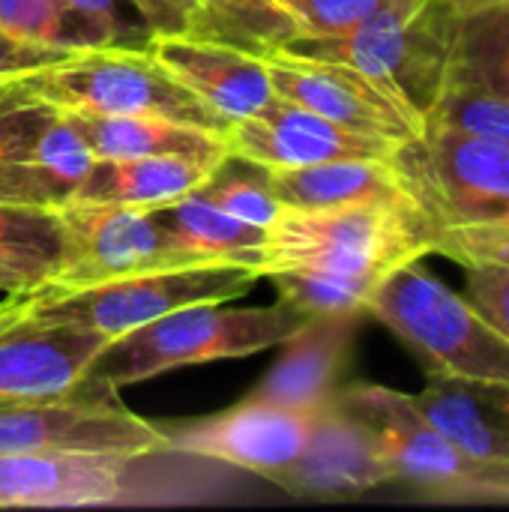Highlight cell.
<instances>
[{
    "instance_id": "18",
    "label": "cell",
    "mask_w": 509,
    "mask_h": 512,
    "mask_svg": "<svg viewBox=\"0 0 509 512\" xmlns=\"http://www.w3.org/2000/svg\"><path fill=\"white\" fill-rule=\"evenodd\" d=\"M156 36L225 42L249 54L279 51L300 33L294 15L276 0H132Z\"/></svg>"
},
{
    "instance_id": "11",
    "label": "cell",
    "mask_w": 509,
    "mask_h": 512,
    "mask_svg": "<svg viewBox=\"0 0 509 512\" xmlns=\"http://www.w3.org/2000/svg\"><path fill=\"white\" fill-rule=\"evenodd\" d=\"M261 60L276 96L297 102L351 132L396 144H405L420 132V126L381 84L348 63L291 51H270Z\"/></svg>"
},
{
    "instance_id": "32",
    "label": "cell",
    "mask_w": 509,
    "mask_h": 512,
    "mask_svg": "<svg viewBox=\"0 0 509 512\" xmlns=\"http://www.w3.org/2000/svg\"><path fill=\"white\" fill-rule=\"evenodd\" d=\"M432 252L462 267L509 261V201L480 219L432 225Z\"/></svg>"
},
{
    "instance_id": "5",
    "label": "cell",
    "mask_w": 509,
    "mask_h": 512,
    "mask_svg": "<svg viewBox=\"0 0 509 512\" xmlns=\"http://www.w3.org/2000/svg\"><path fill=\"white\" fill-rule=\"evenodd\" d=\"M18 81L54 108H81L96 114L159 117L210 129L225 138L228 120L201 96L180 84L150 51L90 48L72 51Z\"/></svg>"
},
{
    "instance_id": "6",
    "label": "cell",
    "mask_w": 509,
    "mask_h": 512,
    "mask_svg": "<svg viewBox=\"0 0 509 512\" xmlns=\"http://www.w3.org/2000/svg\"><path fill=\"white\" fill-rule=\"evenodd\" d=\"M258 279L261 273L252 267L198 264V267L138 273L78 291H60V294H45L36 285L30 291V315L75 321L99 330L108 339H117L135 327H144L186 306L231 303L249 294Z\"/></svg>"
},
{
    "instance_id": "24",
    "label": "cell",
    "mask_w": 509,
    "mask_h": 512,
    "mask_svg": "<svg viewBox=\"0 0 509 512\" xmlns=\"http://www.w3.org/2000/svg\"><path fill=\"white\" fill-rule=\"evenodd\" d=\"M153 216L201 264H237L261 273L270 228L249 225L219 210L198 189L165 207H153Z\"/></svg>"
},
{
    "instance_id": "37",
    "label": "cell",
    "mask_w": 509,
    "mask_h": 512,
    "mask_svg": "<svg viewBox=\"0 0 509 512\" xmlns=\"http://www.w3.org/2000/svg\"><path fill=\"white\" fill-rule=\"evenodd\" d=\"M471 498L509 501V468H483L450 495V501H471Z\"/></svg>"
},
{
    "instance_id": "29",
    "label": "cell",
    "mask_w": 509,
    "mask_h": 512,
    "mask_svg": "<svg viewBox=\"0 0 509 512\" xmlns=\"http://www.w3.org/2000/svg\"><path fill=\"white\" fill-rule=\"evenodd\" d=\"M198 192L219 210L258 228H273L285 210L270 186V168L231 150L216 162Z\"/></svg>"
},
{
    "instance_id": "21",
    "label": "cell",
    "mask_w": 509,
    "mask_h": 512,
    "mask_svg": "<svg viewBox=\"0 0 509 512\" xmlns=\"http://www.w3.org/2000/svg\"><path fill=\"white\" fill-rule=\"evenodd\" d=\"M219 159L207 156H135V159H96L72 201L123 204V207H165L195 192Z\"/></svg>"
},
{
    "instance_id": "41",
    "label": "cell",
    "mask_w": 509,
    "mask_h": 512,
    "mask_svg": "<svg viewBox=\"0 0 509 512\" xmlns=\"http://www.w3.org/2000/svg\"><path fill=\"white\" fill-rule=\"evenodd\" d=\"M489 3H498V0H489ZM489 3H486V6H489Z\"/></svg>"
},
{
    "instance_id": "12",
    "label": "cell",
    "mask_w": 509,
    "mask_h": 512,
    "mask_svg": "<svg viewBox=\"0 0 509 512\" xmlns=\"http://www.w3.org/2000/svg\"><path fill=\"white\" fill-rule=\"evenodd\" d=\"M285 495L300 501H354L372 489L396 483L366 423L336 399L309 417L300 456L270 477Z\"/></svg>"
},
{
    "instance_id": "15",
    "label": "cell",
    "mask_w": 509,
    "mask_h": 512,
    "mask_svg": "<svg viewBox=\"0 0 509 512\" xmlns=\"http://www.w3.org/2000/svg\"><path fill=\"white\" fill-rule=\"evenodd\" d=\"M111 339L75 321L24 315L0 330V405L72 393Z\"/></svg>"
},
{
    "instance_id": "20",
    "label": "cell",
    "mask_w": 509,
    "mask_h": 512,
    "mask_svg": "<svg viewBox=\"0 0 509 512\" xmlns=\"http://www.w3.org/2000/svg\"><path fill=\"white\" fill-rule=\"evenodd\" d=\"M357 321L360 318H312L285 342V357L252 390V396L312 417L318 408L333 402L342 387Z\"/></svg>"
},
{
    "instance_id": "42",
    "label": "cell",
    "mask_w": 509,
    "mask_h": 512,
    "mask_svg": "<svg viewBox=\"0 0 509 512\" xmlns=\"http://www.w3.org/2000/svg\"><path fill=\"white\" fill-rule=\"evenodd\" d=\"M276 3H279V0H276Z\"/></svg>"
},
{
    "instance_id": "16",
    "label": "cell",
    "mask_w": 509,
    "mask_h": 512,
    "mask_svg": "<svg viewBox=\"0 0 509 512\" xmlns=\"http://www.w3.org/2000/svg\"><path fill=\"white\" fill-rule=\"evenodd\" d=\"M147 51L228 123L258 114L276 96L264 60L243 48L192 36H153Z\"/></svg>"
},
{
    "instance_id": "39",
    "label": "cell",
    "mask_w": 509,
    "mask_h": 512,
    "mask_svg": "<svg viewBox=\"0 0 509 512\" xmlns=\"http://www.w3.org/2000/svg\"><path fill=\"white\" fill-rule=\"evenodd\" d=\"M30 291L33 288H27V291H9V297L0 303V330L9 327L12 321L30 315Z\"/></svg>"
},
{
    "instance_id": "17",
    "label": "cell",
    "mask_w": 509,
    "mask_h": 512,
    "mask_svg": "<svg viewBox=\"0 0 509 512\" xmlns=\"http://www.w3.org/2000/svg\"><path fill=\"white\" fill-rule=\"evenodd\" d=\"M129 459L99 453L0 456V510L102 507L123 495Z\"/></svg>"
},
{
    "instance_id": "28",
    "label": "cell",
    "mask_w": 509,
    "mask_h": 512,
    "mask_svg": "<svg viewBox=\"0 0 509 512\" xmlns=\"http://www.w3.org/2000/svg\"><path fill=\"white\" fill-rule=\"evenodd\" d=\"M96 156L81 141V135L66 123V117L57 111V117L42 129L36 138L27 168L39 195L42 207H63L72 201L75 189L93 168Z\"/></svg>"
},
{
    "instance_id": "25",
    "label": "cell",
    "mask_w": 509,
    "mask_h": 512,
    "mask_svg": "<svg viewBox=\"0 0 509 512\" xmlns=\"http://www.w3.org/2000/svg\"><path fill=\"white\" fill-rule=\"evenodd\" d=\"M57 108L30 93L18 78H0V201L39 204L27 159Z\"/></svg>"
},
{
    "instance_id": "10",
    "label": "cell",
    "mask_w": 509,
    "mask_h": 512,
    "mask_svg": "<svg viewBox=\"0 0 509 512\" xmlns=\"http://www.w3.org/2000/svg\"><path fill=\"white\" fill-rule=\"evenodd\" d=\"M339 399L372 432L378 450L396 474V483H408L429 498H444L468 483L480 462L465 456L414 402V396L381 384H342Z\"/></svg>"
},
{
    "instance_id": "7",
    "label": "cell",
    "mask_w": 509,
    "mask_h": 512,
    "mask_svg": "<svg viewBox=\"0 0 509 512\" xmlns=\"http://www.w3.org/2000/svg\"><path fill=\"white\" fill-rule=\"evenodd\" d=\"M117 390L81 381L72 393L0 405V456L99 453L141 459L165 450L162 429L117 402Z\"/></svg>"
},
{
    "instance_id": "31",
    "label": "cell",
    "mask_w": 509,
    "mask_h": 512,
    "mask_svg": "<svg viewBox=\"0 0 509 512\" xmlns=\"http://www.w3.org/2000/svg\"><path fill=\"white\" fill-rule=\"evenodd\" d=\"M426 123L450 126L459 132L509 144V96L495 93L477 81L450 75Z\"/></svg>"
},
{
    "instance_id": "8",
    "label": "cell",
    "mask_w": 509,
    "mask_h": 512,
    "mask_svg": "<svg viewBox=\"0 0 509 512\" xmlns=\"http://www.w3.org/2000/svg\"><path fill=\"white\" fill-rule=\"evenodd\" d=\"M57 210L66 228V252L39 285L45 294L201 264L159 225L153 210L87 201H69Z\"/></svg>"
},
{
    "instance_id": "19",
    "label": "cell",
    "mask_w": 509,
    "mask_h": 512,
    "mask_svg": "<svg viewBox=\"0 0 509 512\" xmlns=\"http://www.w3.org/2000/svg\"><path fill=\"white\" fill-rule=\"evenodd\" d=\"M420 411L483 468H509V381L429 375Z\"/></svg>"
},
{
    "instance_id": "38",
    "label": "cell",
    "mask_w": 509,
    "mask_h": 512,
    "mask_svg": "<svg viewBox=\"0 0 509 512\" xmlns=\"http://www.w3.org/2000/svg\"><path fill=\"white\" fill-rule=\"evenodd\" d=\"M36 285H42L39 276H33L30 270L15 267L9 261H0V291L9 294V291H27V288H36Z\"/></svg>"
},
{
    "instance_id": "13",
    "label": "cell",
    "mask_w": 509,
    "mask_h": 512,
    "mask_svg": "<svg viewBox=\"0 0 509 512\" xmlns=\"http://www.w3.org/2000/svg\"><path fill=\"white\" fill-rule=\"evenodd\" d=\"M159 429L165 450L213 459L270 480L300 456L309 435V414L249 396L207 420Z\"/></svg>"
},
{
    "instance_id": "36",
    "label": "cell",
    "mask_w": 509,
    "mask_h": 512,
    "mask_svg": "<svg viewBox=\"0 0 509 512\" xmlns=\"http://www.w3.org/2000/svg\"><path fill=\"white\" fill-rule=\"evenodd\" d=\"M69 51H57V48H45L36 42H27L9 30L0 27V78H18L27 75L33 69H42L60 57H66Z\"/></svg>"
},
{
    "instance_id": "30",
    "label": "cell",
    "mask_w": 509,
    "mask_h": 512,
    "mask_svg": "<svg viewBox=\"0 0 509 512\" xmlns=\"http://www.w3.org/2000/svg\"><path fill=\"white\" fill-rule=\"evenodd\" d=\"M0 27L69 54L102 48L99 36L63 0H0Z\"/></svg>"
},
{
    "instance_id": "9",
    "label": "cell",
    "mask_w": 509,
    "mask_h": 512,
    "mask_svg": "<svg viewBox=\"0 0 509 512\" xmlns=\"http://www.w3.org/2000/svg\"><path fill=\"white\" fill-rule=\"evenodd\" d=\"M393 162L432 225L480 219L509 201V144L501 141L423 123Z\"/></svg>"
},
{
    "instance_id": "34",
    "label": "cell",
    "mask_w": 509,
    "mask_h": 512,
    "mask_svg": "<svg viewBox=\"0 0 509 512\" xmlns=\"http://www.w3.org/2000/svg\"><path fill=\"white\" fill-rule=\"evenodd\" d=\"M279 6L294 15L300 33L336 36L357 27L381 6V0H279Z\"/></svg>"
},
{
    "instance_id": "40",
    "label": "cell",
    "mask_w": 509,
    "mask_h": 512,
    "mask_svg": "<svg viewBox=\"0 0 509 512\" xmlns=\"http://www.w3.org/2000/svg\"><path fill=\"white\" fill-rule=\"evenodd\" d=\"M453 6H456V12L459 15H468V12H477V9H483L489 0H450Z\"/></svg>"
},
{
    "instance_id": "35",
    "label": "cell",
    "mask_w": 509,
    "mask_h": 512,
    "mask_svg": "<svg viewBox=\"0 0 509 512\" xmlns=\"http://www.w3.org/2000/svg\"><path fill=\"white\" fill-rule=\"evenodd\" d=\"M465 270V297L504 339H509V261L474 264Z\"/></svg>"
},
{
    "instance_id": "22",
    "label": "cell",
    "mask_w": 509,
    "mask_h": 512,
    "mask_svg": "<svg viewBox=\"0 0 509 512\" xmlns=\"http://www.w3.org/2000/svg\"><path fill=\"white\" fill-rule=\"evenodd\" d=\"M270 186L285 210L411 198L393 159H336L303 168H270Z\"/></svg>"
},
{
    "instance_id": "27",
    "label": "cell",
    "mask_w": 509,
    "mask_h": 512,
    "mask_svg": "<svg viewBox=\"0 0 509 512\" xmlns=\"http://www.w3.org/2000/svg\"><path fill=\"white\" fill-rule=\"evenodd\" d=\"M66 252V228L57 207L0 201V261L30 270L42 282Z\"/></svg>"
},
{
    "instance_id": "2",
    "label": "cell",
    "mask_w": 509,
    "mask_h": 512,
    "mask_svg": "<svg viewBox=\"0 0 509 512\" xmlns=\"http://www.w3.org/2000/svg\"><path fill=\"white\" fill-rule=\"evenodd\" d=\"M459 18L450 0H381L357 27L336 36L297 33L279 51L360 69L423 129L450 78Z\"/></svg>"
},
{
    "instance_id": "26",
    "label": "cell",
    "mask_w": 509,
    "mask_h": 512,
    "mask_svg": "<svg viewBox=\"0 0 509 512\" xmlns=\"http://www.w3.org/2000/svg\"><path fill=\"white\" fill-rule=\"evenodd\" d=\"M450 75L509 96V0L459 18Z\"/></svg>"
},
{
    "instance_id": "1",
    "label": "cell",
    "mask_w": 509,
    "mask_h": 512,
    "mask_svg": "<svg viewBox=\"0 0 509 512\" xmlns=\"http://www.w3.org/2000/svg\"><path fill=\"white\" fill-rule=\"evenodd\" d=\"M432 255V219L414 198L327 210H282L267 237L261 279L306 270L378 288L396 267Z\"/></svg>"
},
{
    "instance_id": "3",
    "label": "cell",
    "mask_w": 509,
    "mask_h": 512,
    "mask_svg": "<svg viewBox=\"0 0 509 512\" xmlns=\"http://www.w3.org/2000/svg\"><path fill=\"white\" fill-rule=\"evenodd\" d=\"M309 321L306 312L282 297L270 306L240 309H225L222 303L186 306L111 339L90 363L84 381L120 390L174 369L249 357L285 345Z\"/></svg>"
},
{
    "instance_id": "14",
    "label": "cell",
    "mask_w": 509,
    "mask_h": 512,
    "mask_svg": "<svg viewBox=\"0 0 509 512\" xmlns=\"http://www.w3.org/2000/svg\"><path fill=\"white\" fill-rule=\"evenodd\" d=\"M231 153L267 168H303L336 159H393L402 144L351 132L297 102L273 96L258 114L234 120L225 132Z\"/></svg>"
},
{
    "instance_id": "23",
    "label": "cell",
    "mask_w": 509,
    "mask_h": 512,
    "mask_svg": "<svg viewBox=\"0 0 509 512\" xmlns=\"http://www.w3.org/2000/svg\"><path fill=\"white\" fill-rule=\"evenodd\" d=\"M57 111L81 135V141L90 147L96 159H135V156H162V153L222 159L228 153L222 135L189 123L132 117V114H96L81 108H57Z\"/></svg>"
},
{
    "instance_id": "4",
    "label": "cell",
    "mask_w": 509,
    "mask_h": 512,
    "mask_svg": "<svg viewBox=\"0 0 509 512\" xmlns=\"http://www.w3.org/2000/svg\"><path fill=\"white\" fill-rule=\"evenodd\" d=\"M366 315L393 330L423 360L426 375L509 381V339L420 261L396 267L372 291Z\"/></svg>"
},
{
    "instance_id": "33",
    "label": "cell",
    "mask_w": 509,
    "mask_h": 512,
    "mask_svg": "<svg viewBox=\"0 0 509 512\" xmlns=\"http://www.w3.org/2000/svg\"><path fill=\"white\" fill-rule=\"evenodd\" d=\"M102 42V48H138L147 51L153 27L132 0H63Z\"/></svg>"
}]
</instances>
